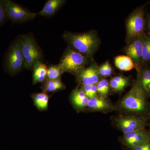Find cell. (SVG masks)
<instances>
[{"mask_svg":"<svg viewBox=\"0 0 150 150\" xmlns=\"http://www.w3.org/2000/svg\"><path fill=\"white\" fill-rule=\"evenodd\" d=\"M65 1L64 0H48L38 14L43 16H53L64 5Z\"/></svg>","mask_w":150,"mask_h":150,"instance_id":"obj_15","label":"cell"},{"mask_svg":"<svg viewBox=\"0 0 150 150\" xmlns=\"http://www.w3.org/2000/svg\"><path fill=\"white\" fill-rule=\"evenodd\" d=\"M8 18L6 11L4 0H0V26L3 25Z\"/></svg>","mask_w":150,"mask_h":150,"instance_id":"obj_26","label":"cell"},{"mask_svg":"<svg viewBox=\"0 0 150 150\" xmlns=\"http://www.w3.org/2000/svg\"><path fill=\"white\" fill-rule=\"evenodd\" d=\"M130 150H150V140L144 144Z\"/></svg>","mask_w":150,"mask_h":150,"instance_id":"obj_27","label":"cell"},{"mask_svg":"<svg viewBox=\"0 0 150 150\" xmlns=\"http://www.w3.org/2000/svg\"><path fill=\"white\" fill-rule=\"evenodd\" d=\"M98 96L108 97L110 93V87L107 80L102 79L96 84Z\"/></svg>","mask_w":150,"mask_h":150,"instance_id":"obj_23","label":"cell"},{"mask_svg":"<svg viewBox=\"0 0 150 150\" xmlns=\"http://www.w3.org/2000/svg\"><path fill=\"white\" fill-rule=\"evenodd\" d=\"M115 67L122 71H129L135 68L134 62L128 56L121 55L115 57L114 60Z\"/></svg>","mask_w":150,"mask_h":150,"instance_id":"obj_19","label":"cell"},{"mask_svg":"<svg viewBox=\"0 0 150 150\" xmlns=\"http://www.w3.org/2000/svg\"><path fill=\"white\" fill-rule=\"evenodd\" d=\"M145 35L133 38L128 43L125 49L126 54L132 59L137 72L142 68V50Z\"/></svg>","mask_w":150,"mask_h":150,"instance_id":"obj_10","label":"cell"},{"mask_svg":"<svg viewBox=\"0 0 150 150\" xmlns=\"http://www.w3.org/2000/svg\"><path fill=\"white\" fill-rule=\"evenodd\" d=\"M21 48L25 69H33L36 64L43 62V51L32 33L21 35Z\"/></svg>","mask_w":150,"mask_h":150,"instance_id":"obj_4","label":"cell"},{"mask_svg":"<svg viewBox=\"0 0 150 150\" xmlns=\"http://www.w3.org/2000/svg\"><path fill=\"white\" fill-rule=\"evenodd\" d=\"M129 79L122 76H116L111 79L109 82L110 88L116 93L122 92L129 85Z\"/></svg>","mask_w":150,"mask_h":150,"instance_id":"obj_17","label":"cell"},{"mask_svg":"<svg viewBox=\"0 0 150 150\" xmlns=\"http://www.w3.org/2000/svg\"><path fill=\"white\" fill-rule=\"evenodd\" d=\"M148 98H150V67L144 66L137 72L135 81Z\"/></svg>","mask_w":150,"mask_h":150,"instance_id":"obj_14","label":"cell"},{"mask_svg":"<svg viewBox=\"0 0 150 150\" xmlns=\"http://www.w3.org/2000/svg\"><path fill=\"white\" fill-rule=\"evenodd\" d=\"M150 140V132L146 128L123 134L118 138L122 148L127 150L144 144Z\"/></svg>","mask_w":150,"mask_h":150,"instance_id":"obj_9","label":"cell"},{"mask_svg":"<svg viewBox=\"0 0 150 150\" xmlns=\"http://www.w3.org/2000/svg\"><path fill=\"white\" fill-rule=\"evenodd\" d=\"M148 126H149V130L150 132V123H149V125H148Z\"/></svg>","mask_w":150,"mask_h":150,"instance_id":"obj_29","label":"cell"},{"mask_svg":"<svg viewBox=\"0 0 150 150\" xmlns=\"http://www.w3.org/2000/svg\"><path fill=\"white\" fill-rule=\"evenodd\" d=\"M115 110V105L112 104L108 97L98 96L89 99L85 111L107 113Z\"/></svg>","mask_w":150,"mask_h":150,"instance_id":"obj_12","label":"cell"},{"mask_svg":"<svg viewBox=\"0 0 150 150\" xmlns=\"http://www.w3.org/2000/svg\"><path fill=\"white\" fill-rule=\"evenodd\" d=\"M88 58L69 47L64 52L59 64L64 72L74 75L79 70L85 67L88 63Z\"/></svg>","mask_w":150,"mask_h":150,"instance_id":"obj_5","label":"cell"},{"mask_svg":"<svg viewBox=\"0 0 150 150\" xmlns=\"http://www.w3.org/2000/svg\"><path fill=\"white\" fill-rule=\"evenodd\" d=\"M150 63V35L145 34L142 50V67Z\"/></svg>","mask_w":150,"mask_h":150,"instance_id":"obj_21","label":"cell"},{"mask_svg":"<svg viewBox=\"0 0 150 150\" xmlns=\"http://www.w3.org/2000/svg\"><path fill=\"white\" fill-rule=\"evenodd\" d=\"M32 98L34 104L38 109L40 110H47L48 107L49 96L45 92L33 94Z\"/></svg>","mask_w":150,"mask_h":150,"instance_id":"obj_20","label":"cell"},{"mask_svg":"<svg viewBox=\"0 0 150 150\" xmlns=\"http://www.w3.org/2000/svg\"><path fill=\"white\" fill-rule=\"evenodd\" d=\"M41 88L43 92L54 93L64 89L65 86L61 79L52 80L46 79L43 82Z\"/></svg>","mask_w":150,"mask_h":150,"instance_id":"obj_18","label":"cell"},{"mask_svg":"<svg viewBox=\"0 0 150 150\" xmlns=\"http://www.w3.org/2000/svg\"><path fill=\"white\" fill-rule=\"evenodd\" d=\"M48 67L43 62H40L35 65L33 69V84L43 83L46 79Z\"/></svg>","mask_w":150,"mask_h":150,"instance_id":"obj_16","label":"cell"},{"mask_svg":"<svg viewBox=\"0 0 150 150\" xmlns=\"http://www.w3.org/2000/svg\"><path fill=\"white\" fill-rule=\"evenodd\" d=\"M150 119L143 117L119 114L112 118V126L123 134L146 128Z\"/></svg>","mask_w":150,"mask_h":150,"instance_id":"obj_6","label":"cell"},{"mask_svg":"<svg viewBox=\"0 0 150 150\" xmlns=\"http://www.w3.org/2000/svg\"><path fill=\"white\" fill-rule=\"evenodd\" d=\"M98 67L92 65L82 68L75 74L77 81L82 86L96 85L101 80Z\"/></svg>","mask_w":150,"mask_h":150,"instance_id":"obj_11","label":"cell"},{"mask_svg":"<svg viewBox=\"0 0 150 150\" xmlns=\"http://www.w3.org/2000/svg\"><path fill=\"white\" fill-rule=\"evenodd\" d=\"M115 106V111L119 114L150 119V102L135 81L131 89Z\"/></svg>","mask_w":150,"mask_h":150,"instance_id":"obj_1","label":"cell"},{"mask_svg":"<svg viewBox=\"0 0 150 150\" xmlns=\"http://www.w3.org/2000/svg\"><path fill=\"white\" fill-rule=\"evenodd\" d=\"M4 3L8 18L12 22H25L34 19L38 15L11 0H4Z\"/></svg>","mask_w":150,"mask_h":150,"instance_id":"obj_8","label":"cell"},{"mask_svg":"<svg viewBox=\"0 0 150 150\" xmlns=\"http://www.w3.org/2000/svg\"><path fill=\"white\" fill-rule=\"evenodd\" d=\"M63 36L69 47L88 58L93 55L99 43L97 36L92 32L83 33L67 32Z\"/></svg>","mask_w":150,"mask_h":150,"instance_id":"obj_2","label":"cell"},{"mask_svg":"<svg viewBox=\"0 0 150 150\" xmlns=\"http://www.w3.org/2000/svg\"><path fill=\"white\" fill-rule=\"evenodd\" d=\"M99 74L100 76L107 77L110 76L112 75V67L109 64L108 62H105L98 68Z\"/></svg>","mask_w":150,"mask_h":150,"instance_id":"obj_25","label":"cell"},{"mask_svg":"<svg viewBox=\"0 0 150 150\" xmlns=\"http://www.w3.org/2000/svg\"><path fill=\"white\" fill-rule=\"evenodd\" d=\"M81 88L84 92L86 96L89 99L98 96L96 85L92 86H82Z\"/></svg>","mask_w":150,"mask_h":150,"instance_id":"obj_24","label":"cell"},{"mask_svg":"<svg viewBox=\"0 0 150 150\" xmlns=\"http://www.w3.org/2000/svg\"><path fill=\"white\" fill-rule=\"evenodd\" d=\"M146 25L144 8L141 7L132 13L126 23L128 43L135 38L144 35Z\"/></svg>","mask_w":150,"mask_h":150,"instance_id":"obj_7","label":"cell"},{"mask_svg":"<svg viewBox=\"0 0 150 150\" xmlns=\"http://www.w3.org/2000/svg\"><path fill=\"white\" fill-rule=\"evenodd\" d=\"M70 99L76 110L78 112H81L85 111L89 99L86 96L81 88L77 87L72 92Z\"/></svg>","mask_w":150,"mask_h":150,"instance_id":"obj_13","label":"cell"},{"mask_svg":"<svg viewBox=\"0 0 150 150\" xmlns=\"http://www.w3.org/2000/svg\"><path fill=\"white\" fill-rule=\"evenodd\" d=\"M146 25L148 31L150 34V14L148 16L147 19L146 20Z\"/></svg>","mask_w":150,"mask_h":150,"instance_id":"obj_28","label":"cell"},{"mask_svg":"<svg viewBox=\"0 0 150 150\" xmlns=\"http://www.w3.org/2000/svg\"><path fill=\"white\" fill-rule=\"evenodd\" d=\"M21 35H18L8 48L4 59L6 72L14 76L25 68V62L21 48Z\"/></svg>","mask_w":150,"mask_h":150,"instance_id":"obj_3","label":"cell"},{"mask_svg":"<svg viewBox=\"0 0 150 150\" xmlns=\"http://www.w3.org/2000/svg\"><path fill=\"white\" fill-rule=\"evenodd\" d=\"M64 73V70L59 64L50 65L47 69L46 79L52 80L61 79V76Z\"/></svg>","mask_w":150,"mask_h":150,"instance_id":"obj_22","label":"cell"}]
</instances>
